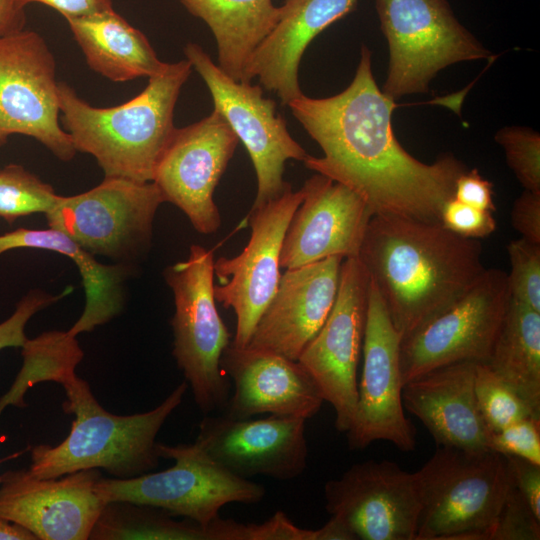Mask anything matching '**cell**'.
I'll return each instance as SVG.
<instances>
[{
	"mask_svg": "<svg viewBox=\"0 0 540 540\" xmlns=\"http://www.w3.org/2000/svg\"><path fill=\"white\" fill-rule=\"evenodd\" d=\"M287 105L324 154L308 155L303 161L308 169L356 192L373 216L440 222L455 181L467 168L452 154L428 164L402 147L392 127L397 105L378 87L366 46L345 90L326 98L302 94Z\"/></svg>",
	"mask_w": 540,
	"mask_h": 540,
	"instance_id": "1",
	"label": "cell"
},
{
	"mask_svg": "<svg viewBox=\"0 0 540 540\" xmlns=\"http://www.w3.org/2000/svg\"><path fill=\"white\" fill-rule=\"evenodd\" d=\"M357 258L402 339L455 303L486 269L479 240L401 216H372Z\"/></svg>",
	"mask_w": 540,
	"mask_h": 540,
	"instance_id": "2",
	"label": "cell"
},
{
	"mask_svg": "<svg viewBox=\"0 0 540 540\" xmlns=\"http://www.w3.org/2000/svg\"><path fill=\"white\" fill-rule=\"evenodd\" d=\"M191 70L187 59L165 63L141 93L106 108L88 104L59 82L61 122L76 152L92 155L105 177L151 182L176 130L174 109Z\"/></svg>",
	"mask_w": 540,
	"mask_h": 540,
	"instance_id": "3",
	"label": "cell"
},
{
	"mask_svg": "<svg viewBox=\"0 0 540 540\" xmlns=\"http://www.w3.org/2000/svg\"><path fill=\"white\" fill-rule=\"evenodd\" d=\"M188 384H179L158 406L143 413L116 415L106 411L89 384L78 378L64 390L66 413L74 414L68 436L57 446L31 449L30 473L41 479L86 469H104L114 478L128 479L155 470L160 456L156 437L182 403Z\"/></svg>",
	"mask_w": 540,
	"mask_h": 540,
	"instance_id": "4",
	"label": "cell"
},
{
	"mask_svg": "<svg viewBox=\"0 0 540 540\" xmlns=\"http://www.w3.org/2000/svg\"><path fill=\"white\" fill-rule=\"evenodd\" d=\"M416 473V540H486L513 484L506 457L491 450L440 446Z\"/></svg>",
	"mask_w": 540,
	"mask_h": 540,
	"instance_id": "5",
	"label": "cell"
},
{
	"mask_svg": "<svg viewBox=\"0 0 540 540\" xmlns=\"http://www.w3.org/2000/svg\"><path fill=\"white\" fill-rule=\"evenodd\" d=\"M164 277L174 296L171 326L176 363L204 414L224 410L230 382L220 360L231 340L216 307L213 251L192 245L188 258L168 267Z\"/></svg>",
	"mask_w": 540,
	"mask_h": 540,
	"instance_id": "6",
	"label": "cell"
},
{
	"mask_svg": "<svg viewBox=\"0 0 540 540\" xmlns=\"http://www.w3.org/2000/svg\"><path fill=\"white\" fill-rule=\"evenodd\" d=\"M389 47L383 92L396 100L426 93L437 73L491 53L458 21L447 0H375Z\"/></svg>",
	"mask_w": 540,
	"mask_h": 540,
	"instance_id": "7",
	"label": "cell"
},
{
	"mask_svg": "<svg viewBox=\"0 0 540 540\" xmlns=\"http://www.w3.org/2000/svg\"><path fill=\"white\" fill-rule=\"evenodd\" d=\"M157 451L174 465L128 479L102 476L95 485L102 500L150 505L207 525L227 504H258L265 497L263 485L227 471L195 443H157Z\"/></svg>",
	"mask_w": 540,
	"mask_h": 540,
	"instance_id": "8",
	"label": "cell"
},
{
	"mask_svg": "<svg viewBox=\"0 0 540 540\" xmlns=\"http://www.w3.org/2000/svg\"><path fill=\"white\" fill-rule=\"evenodd\" d=\"M186 59L204 80L217 110L247 149L257 176L251 210L281 196L290 186L283 180L286 161H304L308 154L290 135L276 103L260 85L226 75L196 43L184 48Z\"/></svg>",
	"mask_w": 540,
	"mask_h": 540,
	"instance_id": "9",
	"label": "cell"
},
{
	"mask_svg": "<svg viewBox=\"0 0 540 540\" xmlns=\"http://www.w3.org/2000/svg\"><path fill=\"white\" fill-rule=\"evenodd\" d=\"M510 301L507 273L486 268L461 298L401 340L403 386L440 366L487 362Z\"/></svg>",
	"mask_w": 540,
	"mask_h": 540,
	"instance_id": "10",
	"label": "cell"
},
{
	"mask_svg": "<svg viewBox=\"0 0 540 540\" xmlns=\"http://www.w3.org/2000/svg\"><path fill=\"white\" fill-rule=\"evenodd\" d=\"M56 63L45 39L22 29L0 37V146L9 136H30L57 158L76 150L60 126Z\"/></svg>",
	"mask_w": 540,
	"mask_h": 540,
	"instance_id": "11",
	"label": "cell"
},
{
	"mask_svg": "<svg viewBox=\"0 0 540 540\" xmlns=\"http://www.w3.org/2000/svg\"><path fill=\"white\" fill-rule=\"evenodd\" d=\"M163 202L152 181L105 177L84 193L60 196L45 215L50 228L89 253L124 257L149 245L153 220Z\"/></svg>",
	"mask_w": 540,
	"mask_h": 540,
	"instance_id": "12",
	"label": "cell"
},
{
	"mask_svg": "<svg viewBox=\"0 0 540 540\" xmlns=\"http://www.w3.org/2000/svg\"><path fill=\"white\" fill-rule=\"evenodd\" d=\"M369 276L357 257L345 258L333 307L298 358L335 412V428L347 433L358 400L357 368L367 319Z\"/></svg>",
	"mask_w": 540,
	"mask_h": 540,
	"instance_id": "13",
	"label": "cell"
},
{
	"mask_svg": "<svg viewBox=\"0 0 540 540\" xmlns=\"http://www.w3.org/2000/svg\"><path fill=\"white\" fill-rule=\"evenodd\" d=\"M304 198L303 189L284 193L263 206L250 210L246 222L251 228L243 251L232 258L214 261L216 302L231 308L236 330L231 344L243 348L273 298L280 282V255L290 220Z\"/></svg>",
	"mask_w": 540,
	"mask_h": 540,
	"instance_id": "14",
	"label": "cell"
},
{
	"mask_svg": "<svg viewBox=\"0 0 540 540\" xmlns=\"http://www.w3.org/2000/svg\"><path fill=\"white\" fill-rule=\"evenodd\" d=\"M325 508L361 540H416L422 506L416 472L389 460L353 464L324 485Z\"/></svg>",
	"mask_w": 540,
	"mask_h": 540,
	"instance_id": "15",
	"label": "cell"
},
{
	"mask_svg": "<svg viewBox=\"0 0 540 540\" xmlns=\"http://www.w3.org/2000/svg\"><path fill=\"white\" fill-rule=\"evenodd\" d=\"M401 340L370 281L358 400L346 433L351 450H362L379 440L404 452L415 448L414 429L402 401Z\"/></svg>",
	"mask_w": 540,
	"mask_h": 540,
	"instance_id": "16",
	"label": "cell"
},
{
	"mask_svg": "<svg viewBox=\"0 0 540 540\" xmlns=\"http://www.w3.org/2000/svg\"><path fill=\"white\" fill-rule=\"evenodd\" d=\"M238 142L214 109L200 121L176 128L158 161L152 182L199 233H214L221 225L214 191Z\"/></svg>",
	"mask_w": 540,
	"mask_h": 540,
	"instance_id": "17",
	"label": "cell"
},
{
	"mask_svg": "<svg viewBox=\"0 0 540 540\" xmlns=\"http://www.w3.org/2000/svg\"><path fill=\"white\" fill-rule=\"evenodd\" d=\"M305 422L291 416L252 419L207 414L194 443L236 476L287 481L300 476L307 466Z\"/></svg>",
	"mask_w": 540,
	"mask_h": 540,
	"instance_id": "18",
	"label": "cell"
},
{
	"mask_svg": "<svg viewBox=\"0 0 540 540\" xmlns=\"http://www.w3.org/2000/svg\"><path fill=\"white\" fill-rule=\"evenodd\" d=\"M96 468L41 479L29 469L1 475L0 519L22 526L37 540H87L105 504L95 490Z\"/></svg>",
	"mask_w": 540,
	"mask_h": 540,
	"instance_id": "19",
	"label": "cell"
},
{
	"mask_svg": "<svg viewBox=\"0 0 540 540\" xmlns=\"http://www.w3.org/2000/svg\"><path fill=\"white\" fill-rule=\"evenodd\" d=\"M302 189L304 198L284 236L281 268H297L331 256L357 257L373 216L362 197L318 173Z\"/></svg>",
	"mask_w": 540,
	"mask_h": 540,
	"instance_id": "20",
	"label": "cell"
},
{
	"mask_svg": "<svg viewBox=\"0 0 540 540\" xmlns=\"http://www.w3.org/2000/svg\"><path fill=\"white\" fill-rule=\"evenodd\" d=\"M344 258L286 269L246 347L297 361L335 302Z\"/></svg>",
	"mask_w": 540,
	"mask_h": 540,
	"instance_id": "21",
	"label": "cell"
},
{
	"mask_svg": "<svg viewBox=\"0 0 540 540\" xmlns=\"http://www.w3.org/2000/svg\"><path fill=\"white\" fill-rule=\"evenodd\" d=\"M220 366L234 385L224 414L251 418L263 413L305 420L315 416L323 402L321 391L306 369L281 355L230 344Z\"/></svg>",
	"mask_w": 540,
	"mask_h": 540,
	"instance_id": "22",
	"label": "cell"
},
{
	"mask_svg": "<svg viewBox=\"0 0 540 540\" xmlns=\"http://www.w3.org/2000/svg\"><path fill=\"white\" fill-rule=\"evenodd\" d=\"M476 363L440 366L403 386L404 408L422 422L439 446L489 450L490 431L475 396Z\"/></svg>",
	"mask_w": 540,
	"mask_h": 540,
	"instance_id": "23",
	"label": "cell"
},
{
	"mask_svg": "<svg viewBox=\"0 0 540 540\" xmlns=\"http://www.w3.org/2000/svg\"><path fill=\"white\" fill-rule=\"evenodd\" d=\"M358 0H285L279 19L256 48L246 69L251 82L258 78L287 105L303 93L298 68L310 42L332 23L350 13Z\"/></svg>",
	"mask_w": 540,
	"mask_h": 540,
	"instance_id": "24",
	"label": "cell"
},
{
	"mask_svg": "<svg viewBox=\"0 0 540 540\" xmlns=\"http://www.w3.org/2000/svg\"><path fill=\"white\" fill-rule=\"evenodd\" d=\"M66 21L89 67L111 81L149 78L165 65L146 36L114 9Z\"/></svg>",
	"mask_w": 540,
	"mask_h": 540,
	"instance_id": "25",
	"label": "cell"
},
{
	"mask_svg": "<svg viewBox=\"0 0 540 540\" xmlns=\"http://www.w3.org/2000/svg\"><path fill=\"white\" fill-rule=\"evenodd\" d=\"M15 248H36L63 254L76 264L85 290L84 310L67 331L72 336L88 332L114 318L122 309L124 271L99 263L66 234L56 229L18 228L0 235V254Z\"/></svg>",
	"mask_w": 540,
	"mask_h": 540,
	"instance_id": "26",
	"label": "cell"
},
{
	"mask_svg": "<svg viewBox=\"0 0 540 540\" xmlns=\"http://www.w3.org/2000/svg\"><path fill=\"white\" fill-rule=\"evenodd\" d=\"M211 29L218 66L232 79L249 83L246 69L252 54L276 25L280 7L272 0H180Z\"/></svg>",
	"mask_w": 540,
	"mask_h": 540,
	"instance_id": "27",
	"label": "cell"
},
{
	"mask_svg": "<svg viewBox=\"0 0 540 540\" xmlns=\"http://www.w3.org/2000/svg\"><path fill=\"white\" fill-rule=\"evenodd\" d=\"M167 511L130 501L106 502L91 530V540H252L253 523L220 516L207 525L175 520Z\"/></svg>",
	"mask_w": 540,
	"mask_h": 540,
	"instance_id": "28",
	"label": "cell"
},
{
	"mask_svg": "<svg viewBox=\"0 0 540 540\" xmlns=\"http://www.w3.org/2000/svg\"><path fill=\"white\" fill-rule=\"evenodd\" d=\"M486 363L540 419V312L511 299Z\"/></svg>",
	"mask_w": 540,
	"mask_h": 540,
	"instance_id": "29",
	"label": "cell"
},
{
	"mask_svg": "<svg viewBox=\"0 0 540 540\" xmlns=\"http://www.w3.org/2000/svg\"><path fill=\"white\" fill-rule=\"evenodd\" d=\"M22 348L23 366L10 389L0 398V412L7 406L24 407L28 388L42 381L66 385L77 375L75 368L83 358L76 336L68 332H46L27 339Z\"/></svg>",
	"mask_w": 540,
	"mask_h": 540,
	"instance_id": "30",
	"label": "cell"
},
{
	"mask_svg": "<svg viewBox=\"0 0 540 540\" xmlns=\"http://www.w3.org/2000/svg\"><path fill=\"white\" fill-rule=\"evenodd\" d=\"M60 196L47 183L18 164L0 170V218L12 224L17 218L48 213Z\"/></svg>",
	"mask_w": 540,
	"mask_h": 540,
	"instance_id": "31",
	"label": "cell"
},
{
	"mask_svg": "<svg viewBox=\"0 0 540 540\" xmlns=\"http://www.w3.org/2000/svg\"><path fill=\"white\" fill-rule=\"evenodd\" d=\"M474 389L478 408L490 432L534 417L526 403L486 362L476 363Z\"/></svg>",
	"mask_w": 540,
	"mask_h": 540,
	"instance_id": "32",
	"label": "cell"
},
{
	"mask_svg": "<svg viewBox=\"0 0 540 540\" xmlns=\"http://www.w3.org/2000/svg\"><path fill=\"white\" fill-rule=\"evenodd\" d=\"M508 166L524 190L540 193V135L519 126H507L495 134Z\"/></svg>",
	"mask_w": 540,
	"mask_h": 540,
	"instance_id": "33",
	"label": "cell"
},
{
	"mask_svg": "<svg viewBox=\"0 0 540 540\" xmlns=\"http://www.w3.org/2000/svg\"><path fill=\"white\" fill-rule=\"evenodd\" d=\"M511 299L540 312V244L525 238L507 245Z\"/></svg>",
	"mask_w": 540,
	"mask_h": 540,
	"instance_id": "34",
	"label": "cell"
},
{
	"mask_svg": "<svg viewBox=\"0 0 540 540\" xmlns=\"http://www.w3.org/2000/svg\"><path fill=\"white\" fill-rule=\"evenodd\" d=\"M539 539L540 520L512 484L486 540Z\"/></svg>",
	"mask_w": 540,
	"mask_h": 540,
	"instance_id": "35",
	"label": "cell"
},
{
	"mask_svg": "<svg viewBox=\"0 0 540 540\" xmlns=\"http://www.w3.org/2000/svg\"><path fill=\"white\" fill-rule=\"evenodd\" d=\"M487 447L503 456L540 465V419L527 417L490 432Z\"/></svg>",
	"mask_w": 540,
	"mask_h": 540,
	"instance_id": "36",
	"label": "cell"
},
{
	"mask_svg": "<svg viewBox=\"0 0 540 540\" xmlns=\"http://www.w3.org/2000/svg\"><path fill=\"white\" fill-rule=\"evenodd\" d=\"M440 223L456 235L476 240L491 235L497 227L492 212L466 205L454 197L444 204Z\"/></svg>",
	"mask_w": 540,
	"mask_h": 540,
	"instance_id": "37",
	"label": "cell"
},
{
	"mask_svg": "<svg viewBox=\"0 0 540 540\" xmlns=\"http://www.w3.org/2000/svg\"><path fill=\"white\" fill-rule=\"evenodd\" d=\"M71 291L67 288L60 295H50L34 290L25 295L17 304L14 313L0 323V350L6 347H22L26 342L25 326L30 318L53 302L61 299Z\"/></svg>",
	"mask_w": 540,
	"mask_h": 540,
	"instance_id": "38",
	"label": "cell"
},
{
	"mask_svg": "<svg viewBox=\"0 0 540 540\" xmlns=\"http://www.w3.org/2000/svg\"><path fill=\"white\" fill-rule=\"evenodd\" d=\"M458 201L477 209L494 212L493 184L477 169L465 170L455 181L454 196Z\"/></svg>",
	"mask_w": 540,
	"mask_h": 540,
	"instance_id": "39",
	"label": "cell"
},
{
	"mask_svg": "<svg viewBox=\"0 0 540 540\" xmlns=\"http://www.w3.org/2000/svg\"><path fill=\"white\" fill-rule=\"evenodd\" d=\"M510 217L522 238L540 244V193L524 190L513 202Z\"/></svg>",
	"mask_w": 540,
	"mask_h": 540,
	"instance_id": "40",
	"label": "cell"
},
{
	"mask_svg": "<svg viewBox=\"0 0 540 540\" xmlns=\"http://www.w3.org/2000/svg\"><path fill=\"white\" fill-rule=\"evenodd\" d=\"M505 457L514 486L540 520V465L519 457Z\"/></svg>",
	"mask_w": 540,
	"mask_h": 540,
	"instance_id": "41",
	"label": "cell"
},
{
	"mask_svg": "<svg viewBox=\"0 0 540 540\" xmlns=\"http://www.w3.org/2000/svg\"><path fill=\"white\" fill-rule=\"evenodd\" d=\"M17 2L22 8L31 3L49 6L65 19L113 9L112 0H17Z\"/></svg>",
	"mask_w": 540,
	"mask_h": 540,
	"instance_id": "42",
	"label": "cell"
},
{
	"mask_svg": "<svg viewBox=\"0 0 540 540\" xmlns=\"http://www.w3.org/2000/svg\"><path fill=\"white\" fill-rule=\"evenodd\" d=\"M24 9L17 0H0V37L24 29Z\"/></svg>",
	"mask_w": 540,
	"mask_h": 540,
	"instance_id": "43",
	"label": "cell"
},
{
	"mask_svg": "<svg viewBox=\"0 0 540 540\" xmlns=\"http://www.w3.org/2000/svg\"><path fill=\"white\" fill-rule=\"evenodd\" d=\"M317 540H355L352 533L335 517L317 529Z\"/></svg>",
	"mask_w": 540,
	"mask_h": 540,
	"instance_id": "44",
	"label": "cell"
},
{
	"mask_svg": "<svg viewBox=\"0 0 540 540\" xmlns=\"http://www.w3.org/2000/svg\"><path fill=\"white\" fill-rule=\"evenodd\" d=\"M0 540H37V538L22 526L0 519Z\"/></svg>",
	"mask_w": 540,
	"mask_h": 540,
	"instance_id": "45",
	"label": "cell"
},
{
	"mask_svg": "<svg viewBox=\"0 0 540 540\" xmlns=\"http://www.w3.org/2000/svg\"><path fill=\"white\" fill-rule=\"evenodd\" d=\"M0 414H1V412H0ZM0 482H1V475H0Z\"/></svg>",
	"mask_w": 540,
	"mask_h": 540,
	"instance_id": "46",
	"label": "cell"
}]
</instances>
